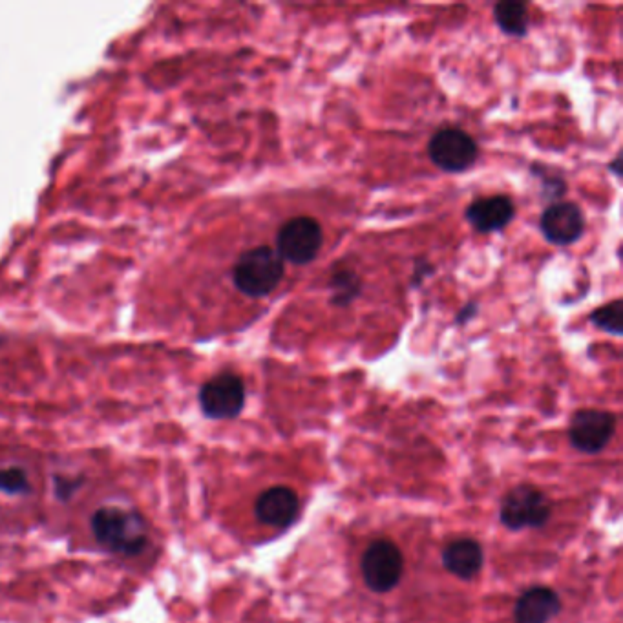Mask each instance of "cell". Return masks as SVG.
Wrapping results in <instances>:
<instances>
[{
    "mask_svg": "<svg viewBox=\"0 0 623 623\" xmlns=\"http://www.w3.org/2000/svg\"><path fill=\"white\" fill-rule=\"evenodd\" d=\"M466 220L477 233L503 231L516 216V207L507 196H486L472 201L465 212Z\"/></svg>",
    "mask_w": 623,
    "mask_h": 623,
    "instance_id": "8fae6325",
    "label": "cell"
},
{
    "mask_svg": "<svg viewBox=\"0 0 623 623\" xmlns=\"http://www.w3.org/2000/svg\"><path fill=\"white\" fill-rule=\"evenodd\" d=\"M90 527L97 543L108 552L134 558L147 550V523L136 512L101 507L90 519Z\"/></svg>",
    "mask_w": 623,
    "mask_h": 623,
    "instance_id": "6da1fadb",
    "label": "cell"
},
{
    "mask_svg": "<svg viewBox=\"0 0 623 623\" xmlns=\"http://www.w3.org/2000/svg\"><path fill=\"white\" fill-rule=\"evenodd\" d=\"M324 243V233L317 220L298 216L282 225L276 236V253L293 265L311 264Z\"/></svg>",
    "mask_w": 623,
    "mask_h": 623,
    "instance_id": "5b68a950",
    "label": "cell"
},
{
    "mask_svg": "<svg viewBox=\"0 0 623 623\" xmlns=\"http://www.w3.org/2000/svg\"><path fill=\"white\" fill-rule=\"evenodd\" d=\"M563 605L558 592L550 587H530L514 607L516 623H550L561 613Z\"/></svg>",
    "mask_w": 623,
    "mask_h": 623,
    "instance_id": "7c38bea8",
    "label": "cell"
},
{
    "mask_svg": "<svg viewBox=\"0 0 623 623\" xmlns=\"http://www.w3.org/2000/svg\"><path fill=\"white\" fill-rule=\"evenodd\" d=\"M616 417L603 410H580L574 413L569 437L576 450L583 454H598L613 439Z\"/></svg>",
    "mask_w": 623,
    "mask_h": 623,
    "instance_id": "ba28073f",
    "label": "cell"
},
{
    "mask_svg": "<svg viewBox=\"0 0 623 623\" xmlns=\"http://www.w3.org/2000/svg\"><path fill=\"white\" fill-rule=\"evenodd\" d=\"M483 561L485 554L476 539H455L443 550L444 569L461 580H472L477 576Z\"/></svg>",
    "mask_w": 623,
    "mask_h": 623,
    "instance_id": "4fadbf2b",
    "label": "cell"
},
{
    "mask_svg": "<svg viewBox=\"0 0 623 623\" xmlns=\"http://www.w3.org/2000/svg\"><path fill=\"white\" fill-rule=\"evenodd\" d=\"M539 227L547 242L567 247L580 240L585 231V216L576 203H554L541 214Z\"/></svg>",
    "mask_w": 623,
    "mask_h": 623,
    "instance_id": "9c48e42d",
    "label": "cell"
},
{
    "mask_svg": "<svg viewBox=\"0 0 623 623\" xmlns=\"http://www.w3.org/2000/svg\"><path fill=\"white\" fill-rule=\"evenodd\" d=\"M591 324L614 337L623 335V307L620 300H614L607 306L596 309L591 315Z\"/></svg>",
    "mask_w": 623,
    "mask_h": 623,
    "instance_id": "2e32d148",
    "label": "cell"
},
{
    "mask_svg": "<svg viewBox=\"0 0 623 623\" xmlns=\"http://www.w3.org/2000/svg\"><path fill=\"white\" fill-rule=\"evenodd\" d=\"M300 514V499L287 486L267 488L254 503V516L267 527L289 528Z\"/></svg>",
    "mask_w": 623,
    "mask_h": 623,
    "instance_id": "30bf717a",
    "label": "cell"
},
{
    "mask_svg": "<svg viewBox=\"0 0 623 623\" xmlns=\"http://www.w3.org/2000/svg\"><path fill=\"white\" fill-rule=\"evenodd\" d=\"M549 497L532 485L514 486L503 497L499 518L508 530L543 527L550 519Z\"/></svg>",
    "mask_w": 623,
    "mask_h": 623,
    "instance_id": "3957f363",
    "label": "cell"
},
{
    "mask_svg": "<svg viewBox=\"0 0 623 623\" xmlns=\"http://www.w3.org/2000/svg\"><path fill=\"white\" fill-rule=\"evenodd\" d=\"M494 19L501 28V32L507 33L510 37H525L530 26V15H528L527 4L505 0L497 2L494 6Z\"/></svg>",
    "mask_w": 623,
    "mask_h": 623,
    "instance_id": "5bb4252c",
    "label": "cell"
},
{
    "mask_svg": "<svg viewBox=\"0 0 623 623\" xmlns=\"http://www.w3.org/2000/svg\"><path fill=\"white\" fill-rule=\"evenodd\" d=\"M360 571L368 589L377 594L391 592L402 580L404 558L402 552L390 539H377L364 552Z\"/></svg>",
    "mask_w": 623,
    "mask_h": 623,
    "instance_id": "277c9868",
    "label": "cell"
},
{
    "mask_svg": "<svg viewBox=\"0 0 623 623\" xmlns=\"http://www.w3.org/2000/svg\"><path fill=\"white\" fill-rule=\"evenodd\" d=\"M428 156L437 169L448 174H461L476 165L479 147L465 130L441 128L428 143Z\"/></svg>",
    "mask_w": 623,
    "mask_h": 623,
    "instance_id": "8992f818",
    "label": "cell"
},
{
    "mask_svg": "<svg viewBox=\"0 0 623 623\" xmlns=\"http://www.w3.org/2000/svg\"><path fill=\"white\" fill-rule=\"evenodd\" d=\"M329 289H331V304L346 307L362 295V280L357 273L342 269L331 275Z\"/></svg>",
    "mask_w": 623,
    "mask_h": 623,
    "instance_id": "9a60e30c",
    "label": "cell"
},
{
    "mask_svg": "<svg viewBox=\"0 0 623 623\" xmlns=\"http://www.w3.org/2000/svg\"><path fill=\"white\" fill-rule=\"evenodd\" d=\"M85 483L83 477L55 476L53 477V490L55 496L61 501H68L79 490V486Z\"/></svg>",
    "mask_w": 623,
    "mask_h": 623,
    "instance_id": "ac0fdd59",
    "label": "cell"
},
{
    "mask_svg": "<svg viewBox=\"0 0 623 623\" xmlns=\"http://www.w3.org/2000/svg\"><path fill=\"white\" fill-rule=\"evenodd\" d=\"M476 313H477L476 304H468V306L463 307V309H461V313L457 315V322H459V324H465V322H468V320L474 317Z\"/></svg>",
    "mask_w": 623,
    "mask_h": 623,
    "instance_id": "d6986e66",
    "label": "cell"
},
{
    "mask_svg": "<svg viewBox=\"0 0 623 623\" xmlns=\"http://www.w3.org/2000/svg\"><path fill=\"white\" fill-rule=\"evenodd\" d=\"M198 399L205 417L214 421L234 419L245 406V384L231 371L218 373L201 386Z\"/></svg>",
    "mask_w": 623,
    "mask_h": 623,
    "instance_id": "52a82bcc",
    "label": "cell"
},
{
    "mask_svg": "<svg viewBox=\"0 0 623 623\" xmlns=\"http://www.w3.org/2000/svg\"><path fill=\"white\" fill-rule=\"evenodd\" d=\"M284 271V260L273 247H253L245 251L234 265V286L249 298H265L280 286Z\"/></svg>",
    "mask_w": 623,
    "mask_h": 623,
    "instance_id": "7a4b0ae2",
    "label": "cell"
},
{
    "mask_svg": "<svg viewBox=\"0 0 623 623\" xmlns=\"http://www.w3.org/2000/svg\"><path fill=\"white\" fill-rule=\"evenodd\" d=\"M0 492L8 496H28L32 492L28 474L19 466L0 468Z\"/></svg>",
    "mask_w": 623,
    "mask_h": 623,
    "instance_id": "e0dca14e",
    "label": "cell"
}]
</instances>
